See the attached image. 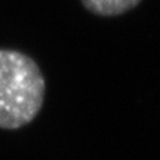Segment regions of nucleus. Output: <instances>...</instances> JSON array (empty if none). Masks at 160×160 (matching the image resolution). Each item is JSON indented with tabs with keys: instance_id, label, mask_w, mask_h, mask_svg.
I'll return each mask as SVG.
<instances>
[{
	"instance_id": "nucleus-1",
	"label": "nucleus",
	"mask_w": 160,
	"mask_h": 160,
	"mask_svg": "<svg viewBox=\"0 0 160 160\" xmlns=\"http://www.w3.org/2000/svg\"><path fill=\"white\" fill-rule=\"evenodd\" d=\"M46 82L34 59L15 49H0V129L30 125L45 101Z\"/></svg>"
},
{
	"instance_id": "nucleus-2",
	"label": "nucleus",
	"mask_w": 160,
	"mask_h": 160,
	"mask_svg": "<svg viewBox=\"0 0 160 160\" xmlns=\"http://www.w3.org/2000/svg\"><path fill=\"white\" fill-rule=\"evenodd\" d=\"M86 11L98 17H117L137 8L141 0H82Z\"/></svg>"
}]
</instances>
